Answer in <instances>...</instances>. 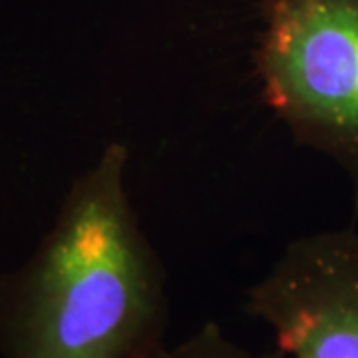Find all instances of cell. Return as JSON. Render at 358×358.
<instances>
[{"label": "cell", "mask_w": 358, "mask_h": 358, "mask_svg": "<svg viewBox=\"0 0 358 358\" xmlns=\"http://www.w3.org/2000/svg\"><path fill=\"white\" fill-rule=\"evenodd\" d=\"M157 358H287L277 348L275 352H253L233 343L217 322L207 320L185 341L166 346Z\"/></svg>", "instance_id": "obj_4"}, {"label": "cell", "mask_w": 358, "mask_h": 358, "mask_svg": "<svg viewBox=\"0 0 358 358\" xmlns=\"http://www.w3.org/2000/svg\"><path fill=\"white\" fill-rule=\"evenodd\" d=\"M287 358H358V229L299 237L247 291Z\"/></svg>", "instance_id": "obj_3"}, {"label": "cell", "mask_w": 358, "mask_h": 358, "mask_svg": "<svg viewBox=\"0 0 358 358\" xmlns=\"http://www.w3.org/2000/svg\"><path fill=\"white\" fill-rule=\"evenodd\" d=\"M255 68L294 141L345 171L358 213V0H265Z\"/></svg>", "instance_id": "obj_2"}, {"label": "cell", "mask_w": 358, "mask_h": 358, "mask_svg": "<svg viewBox=\"0 0 358 358\" xmlns=\"http://www.w3.org/2000/svg\"><path fill=\"white\" fill-rule=\"evenodd\" d=\"M129 150L110 141L80 173L50 231L0 277L2 358H157L167 275L126 187Z\"/></svg>", "instance_id": "obj_1"}]
</instances>
